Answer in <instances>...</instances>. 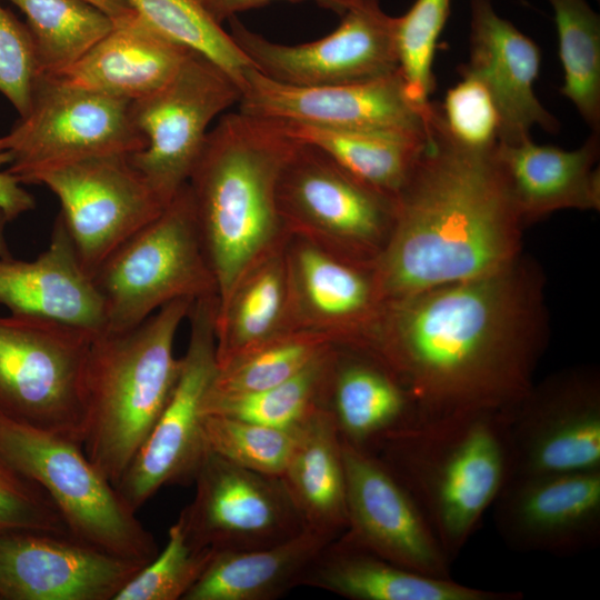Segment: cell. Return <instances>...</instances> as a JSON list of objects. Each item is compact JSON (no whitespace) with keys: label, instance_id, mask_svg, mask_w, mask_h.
<instances>
[{"label":"cell","instance_id":"obj_10","mask_svg":"<svg viewBox=\"0 0 600 600\" xmlns=\"http://www.w3.org/2000/svg\"><path fill=\"white\" fill-rule=\"evenodd\" d=\"M130 103L39 76L28 112L3 136L11 154L7 171L33 184L39 174L68 163L140 151L146 140Z\"/></svg>","mask_w":600,"mask_h":600},{"label":"cell","instance_id":"obj_35","mask_svg":"<svg viewBox=\"0 0 600 600\" xmlns=\"http://www.w3.org/2000/svg\"><path fill=\"white\" fill-rule=\"evenodd\" d=\"M554 12L564 81L560 93L591 132H600V18L586 0H548Z\"/></svg>","mask_w":600,"mask_h":600},{"label":"cell","instance_id":"obj_36","mask_svg":"<svg viewBox=\"0 0 600 600\" xmlns=\"http://www.w3.org/2000/svg\"><path fill=\"white\" fill-rule=\"evenodd\" d=\"M124 2L161 36L206 57L222 69L240 90L242 89L244 73L253 66L230 33L198 0H124Z\"/></svg>","mask_w":600,"mask_h":600},{"label":"cell","instance_id":"obj_15","mask_svg":"<svg viewBox=\"0 0 600 600\" xmlns=\"http://www.w3.org/2000/svg\"><path fill=\"white\" fill-rule=\"evenodd\" d=\"M59 200L77 257L92 278L124 241L166 207L126 154L98 156L39 174Z\"/></svg>","mask_w":600,"mask_h":600},{"label":"cell","instance_id":"obj_34","mask_svg":"<svg viewBox=\"0 0 600 600\" xmlns=\"http://www.w3.org/2000/svg\"><path fill=\"white\" fill-rule=\"evenodd\" d=\"M334 346L329 337L318 332L279 333L218 364L207 398L240 396L274 387Z\"/></svg>","mask_w":600,"mask_h":600},{"label":"cell","instance_id":"obj_44","mask_svg":"<svg viewBox=\"0 0 600 600\" xmlns=\"http://www.w3.org/2000/svg\"><path fill=\"white\" fill-rule=\"evenodd\" d=\"M208 13L218 22L222 23L238 13L260 8L272 1L279 0H198ZM293 3L313 1L317 6L341 14L346 7V0H283Z\"/></svg>","mask_w":600,"mask_h":600},{"label":"cell","instance_id":"obj_23","mask_svg":"<svg viewBox=\"0 0 600 600\" xmlns=\"http://www.w3.org/2000/svg\"><path fill=\"white\" fill-rule=\"evenodd\" d=\"M0 304L11 314L51 319L93 334L104 331L101 298L60 214L48 248L34 260L0 257Z\"/></svg>","mask_w":600,"mask_h":600},{"label":"cell","instance_id":"obj_3","mask_svg":"<svg viewBox=\"0 0 600 600\" xmlns=\"http://www.w3.org/2000/svg\"><path fill=\"white\" fill-rule=\"evenodd\" d=\"M297 143L274 120L241 111L222 116L207 136L187 183L217 284V306L289 236L278 182Z\"/></svg>","mask_w":600,"mask_h":600},{"label":"cell","instance_id":"obj_14","mask_svg":"<svg viewBox=\"0 0 600 600\" xmlns=\"http://www.w3.org/2000/svg\"><path fill=\"white\" fill-rule=\"evenodd\" d=\"M193 481L194 497L178 520L198 549L258 550L306 528L280 477L242 468L207 450Z\"/></svg>","mask_w":600,"mask_h":600},{"label":"cell","instance_id":"obj_7","mask_svg":"<svg viewBox=\"0 0 600 600\" xmlns=\"http://www.w3.org/2000/svg\"><path fill=\"white\" fill-rule=\"evenodd\" d=\"M0 449L47 491L70 536L141 563L156 557L153 536L80 442L0 414Z\"/></svg>","mask_w":600,"mask_h":600},{"label":"cell","instance_id":"obj_19","mask_svg":"<svg viewBox=\"0 0 600 600\" xmlns=\"http://www.w3.org/2000/svg\"><path fill=\"white\" fill-rule=\"evenodd\" d=\"M147 563L70 534L0 533V600H113Z\"/></svg>","mask_w":600,"mask_h":600},{"label":"cell","instance_id":"obj_8","mask_svg":"<svg viewBox=\"0 0 600 600\" xmlns=\"http://www.w3.org/2000/svg\"><path fill=\"white\" fill-rule=\"evenodd\" d=\"M94 336L46 318L0 317V414L81 443L83 377Z\"/></svg>","mask_w":600,"mask_h":600},{"label":"cell","instance_id":"obj_30","mask_svg":"<svg viewBox=\"0 0 600 600\" xmlns=\"http://www.w3.org/2000/svg\"><path fill=\"white\" fill-rule=\"evenodd\" d=\"M287 239L258 259L240 277L227 299L217 306L214 336L218 364L292 330L284 250Z\"/></svg>","mask_w":600,"mask_h":600},{"label":"cell","instance_id":"obj_5","mask_svg":"<svg viewBox=\"0 0 600 600\" xmlns=\"http://www.w3.org/2000/svg\"><path fill=\"white\" fill-rule=\"evenodd\" d=\"M193 301L173 300L139 326L97 333L82 387L81 447L116 486L148 438L177 382L173 353Z\"/></svg>","mask_w":600,"mask_h":600},{"label":"cell","instance_id":"obj_4","mask_svg":"<svg viewBox=\"0 0 600 600\" xmlns=\"http://www.w3.org/2000/svg\"><path fill=\"white\" fill-rule=\"evenodd\" d=\"M511 408L421 419L373 452L410 492L451 562L511 478Z\"/></svg>","mask_w":600,"mask_h":600},{"label":"cell","instance_id":"obj_24","mask_svg":"<svg viewBox=\"0 0 600 600\" xmlns=\"http://www.w3.org/2000/svg\"><path fill=\"white\" fill-rule=\"evenodd\" d=\"M600 136L574 150L537 144L531 137L498 142L494 160L523 226L564 209H600Z\"/></svg>","mask_w":600,"mask_h":600},{"label":"cell","instance_id":"obj_9","mask_svg":"<svg viewBox=\"0 0 600 600\" xmlns=\"http://www.w3.org/2000/svg\"><path fill=\"white\" fill-rule=\"evenodd\" d=\"M278 206L289 233L371 267L389 239L396 212L394 198L299 141L280 173Z\"/></svg>","mask_w":600,"mask_h":600},{"label":"cell","instance_id":"obj_21","mask_svg":"<svg viewBox=\"0 0 600 600\" xmlns=\"http://www.w3.org/2000/svg\"><path fill=\"white\" fill-rule=\"evenodd\" d=\"M290 324L357 348L382 308L371 266L341 258L313 241L289 233L286 241Z\"/></svg>","mask_w":600,"mask_h":600},{"label":"cell","instance_id":"obj_40","mask_svg":"<svg viewBox=\"0 0 600 600\" xmlns=\"http://www.w3.org/2000/svg\"><path fill=\"white\" fill-rule=\"evenodd\" d=\"M16 530L69 534L47 491L0 449V533Z\"/></svg>","mask_w":600,"mask_h":600},{"label":"cell","instance_id":"obj_37","mask_svg":"<svg viewBox=\"0 0 600 600\" xmlns=\"http://www.w3.org/2000/svg\"><path fill=\"white\" fill-rule=\"evenodd\" d=\"M300 428H273L221 414H204L202 419L207 450L242 468L274 477H281L287 468Z\"/></svg>","mask_w":600,"mask_h":600},{"label":"cell","instance_id":"obj_6","mask_svg":"<svg viewBox=\"0 0 600 600\" xmlns=\"http://www.w3.org/2000/svg\"><path fill=\"white\" fill-rule=\"evenodd\" d=\"M91 279L102 301L104 331L110 332L139 326L173 300L217 297L188 183Z\"/></svg>","mask_w":600,"mask_h":600},{"label":"cell","instance_id":"obj_28","mask_svg":"<svg viewBox=\"0 0 600 600\" xmlns=\"http://www.w3.org/2000/svg\"><path fill=\"white\" fill-rule=\"evenodd\" d=\"M332 533L304 528L278 544L217 552L183 600H272L302 584Z\"/></svg>","mask_w":600,"mask_h":600},{"label":"cell","instance_id":"obj_25","mask_svg":"<svg viewBox=\"0 0 600 600\" xmlns=\"http://www.w3.org/2000/svg\"><path fill=\"white\" fill-rule=\"evenodd\" d=\"M323 407L340 438L373 453L389 434L420 420L406 386L369 352L337 346Z\"/></svg>","mask_w":600,"mask_h":600},{"label":"cell","instance_id":"obj_38","mask_svg":"<svg viewBox=\"0 0 600 600\" xmlns=\"http://www.w3.org/2000/svg\"><path fill=\"white\" fill-rule=\"evenodd\" d=\"M451 0H416L397 18L399 72L410 100L421 109L431 102L437 43L450 13Z\"/></svg>","mask_w":600,"mask_h":600},{"label":"cell","instance_id":"obj_22","mask_svg":"<svg viewBox=\"0 0 600 600\" xmlns=\"http://www.w3.org/2000/svg\"><path fill=\"white\" fill-rule=\"evenodd\" d=\"M469 60L461 77L479 81L488 91L499 118L498 142L530 137L538 126L554 133L558 119L534 92L541 67L538 44L493 9L492 0H470Z\"/></svg>","mask_w":600,"mask_h":600},{"label":"cell","instance_id":"obj_33","mask_svg":"<svg viewBox=\"0 0 600 600\" xmlns=\"http://www.w3.org/2000/svg\"><path fill=\"white\" fill-rule=\"evenodd\" d=\"M337 346L290 379L262 391L207 398L202 413L221 414L280 429H298L320 407L334 361Z\"/></svg>","mask_w":600,"mask_h":600},{"label":"cell","instance_id":"obj_20","mask_svg":"<svg viewBox=\"0 0 600 600\" xmlns=\"http://www.w3.org/2000/svg\"><path fill=\"white\" fill-rule=\"evenodd\" d=\"M492 507L513 550L578 554L600 542V470L513 477Z\"/></svg>","mask_w":600,"mask_h":600},{"label":"cell","instance_id":"obj_46","mask_svg":"<svg viewBox=\"0 0 600 600\" xmlns=\"http://www.w3.org/2000/svg\"><path fill=\"white\" fill-rule=\"evenodd\" d=\"M7 222H9L3 210L0 207V257H10L11 252L4 236V228Z\"/></svg>","mask_w":600,"mask_h":600},{"label":"cell","instance_id":"obj_43","mask_svg":"<svg viewBox=\"0 0 600 600\" xmlns=\"http://www.w3.org/2000/svg\"><path fill=\"white\" fill-rule=\"evenodd\" d=\"M11 154L0 138V168L10 163ZM22 183L10 172L0 171V207L9 221L34 208V198L21 186Z\"/></svg>","mask_w":600,"mask_h":600},{"label":"cell","instance_id":"obj_29","mask_svg":"<svg viewBox=\"0 0 600 600\" xmlns=\"http://www.w3.org/2000/svg\"><path fill=\"white\" fill-rule=\"evenodd\" d=\"M306 528L340 537L347 529L342 443L331 413L317 409L301 426L281 474Z\"/></svg>","mask_w":600,"mask_h":600},{"label":"cell","instance_id":"obj_16","mask_svg":"<svg viewBox=\"0 0 600 600\" xmlns=\"http://www.w3.org/2000/svg\"><path fill=\"white\" fill-rule=\"evenodd\" d=\"M510 441L511 478L600 470L596 368H572L533 383L511 408Z\"/></svg>","mask_w":600,"mask_h":600},{"label":"cell","instance_id":"obj_17","mask_svg":"<svg viewBox=\"0 0 600 600\" xmlns=\"http://www.w3.org/2000/svg\"><path fill=\"white\" fill-rule=\"evenodd\" d=\"M341 443L348 518L342 536L404 568L451 578V561L401 481L374 453Z\"/></svg>","mask_w":600,"mask_h":600},{"label":"cell","instance_id":"obj_2","mask_svg":"<svg viewBox=\"0 0 600 600\" xmlns=\"http://www.w3.org/2000/svg\"><path fill=\"white\" fill-rule=\"evenodd\" d=\"M493 150L460 142L430 102L424 146L372 264L382 302L493 274L522 256L524 226Z\"/></svg>","mask_w":600,"mask_h":600},{"label":"cell","instance_id":"obj_11","mask_svg":"<svg viewBox=\"0 0 600 600\" xmlns=\"http://www.w3.org/2000/svg\"><path fill=\"white\" fill-rule=\"evenodd\" d=\"M240 99V88L222 69L189 51L171 81L131 101L146 144L128 158L164 206L188 182L213 119Z\"/></svg>","mask_w":600,"mask_h":600},{"label":"cell","instance_id":"obj_42","mask_svg":"<svg viewBox=\"0 0 600 600\" xmlns=\"http://www.w3.org/2000/svg\"><path fill=\"white\" fill-rule=\"evenodd\" d=\"M39 76L34 46L26 23L0 3V93L19 117L30 108Z\"/></svg>","mask_w":600,"mask_h":600},{"label":"cell","instance_id":"obj_18","mask_svg":"<svg viewBox=\"0 0 600 600\" xmlns=\"http://www.w3.org/2000/svg\"><path fill=\"white\" fill-rule=\"evenodd\" d=\"M428 108L410 100L399 71L361 82L301 87L269 79L251 67L239 101V111L266 119L401 132H424Z\"/></svg>","mask_w":600,"mask_h":600},{"label":"cell","instance_id":"obj_45","mask_svg":"<svg viewBox=\"0 0 600 600\" xmlns=\"http://www.w3.org/2000/svg\"><path fill=\"white\" fill-rule=\"evenodd\" d=\"M112 17L123 13L128 6L123 0H88Z\"/></svg>","mask_w":600,"mask_h":600},{"label":"cell","instance_id":"obj_1","mask_svg":"<svg viewBox=\"0 0 600 600\" xmlns=\"http://www.w3.org/2000/svg\"><path fill=\"white\" fill-rule=\"evenodd\" d=\"M543 288L522 254L493 274L383 302L359 349L394 372L420 420L510 408L532 388L548 342Z\"/></svg>","mask_w":600,"mask_h":600},{"label":"cell","instance_id":"obj_32","mask_svg":"<svg viewBox=\"0 0 600 600\" xmlns=\"http://www.w3.org/2000/svg\"><path fill=\"white\" fill-rule=\"evenodd\" d=\"M26 17L40 76H54L76 63L114 24L88 0H6Z\"/></svg>","mask_w":600,"mask_h":600},{"label":"cell","instance_id":"obj_27","mask_svg":"<svg viewBox=\"0 0 600 600\" xmlns=\"http://www.w3.org/2000/svg\"><path fill=\"white\" fill-rule=\"evenodd\" d=\"M302 584L352 600H521L518 591H492L404 568L346 539L329 543Z\"/></svg>","mask_w":600,"mask_h":600},{"label":"cell","instance_id":"obj_26","mask_svg":"<svg viewBox=\"0 0 600 600\" xmlns=\"http://www.w3.org/2000/svg\"><path fill=\"white\" fill-rule=\"evenodd\" d=\"M113 19V28L101 40L52 77L128 101L159 91L176 76L191 50L161 36L132 9Z\"/></svg>","mask_w":600,"mask_h":600},{"label":"cell","instance_id":"obj_31","mask_svg":"<svg viewBox=\"0 0 600 600\" xmlns=\"http://www.w3.org/2000/svg\"><path fill=\"white\" fill-rule=\"evenodd\" d=\"M274 121L290 138L316 147L361 181L394 199L426 142V130L381 131Z\"/></svg>","mask_w":600,"mask_h":600},{"label":"cell","instance_id":"obj_41","mask_svg":"<svg viewBox=\"0 0 600 600\" xmlns=\"http://www.w3.org/2000/svg\"><path fill=\"white\" fill-rule=\"evenodd\" d=\"M439 106L446 126L460 142L478 150L494 149L499 118L490 94L479 81L462 77Z\"/></svg>","mask_w":600,"mask_h":600},{"label":"cell","instance_id":"obj_39","mask_svg":"<svg viewBox=\"0 0 600 600\" xmlns=\"http://www.w3.org/2000/svg\"><path fill=\"white\" fill-rule=\"evenodd\" d=\"M214 552L193 547L177 520L164 548L144 564L113 600H183Z\"/></svg>","mask_w":600,"mask_h":600},{"label":"cell","instance_id":"obj_13","mask_svg":"<svg viewBox=\"0 0 600 600\" xmlns=\"http://www.w3.org/2000/svg\"><path fill=\"white\" fill-rule=\"evenodd\" d=\"M340 18L328 36L293 46L270 41L237 16L229 19V33L260 73L286 84H344L399 71L397 18L383 11L380 0H346Z\"/></svg>","mask_w":600,"mask_h":600},{"label":"cell","instance_id":"obj_12","mask_svg":"<svg viewBox=\"0 0 600 600\" xmlns=\"http://www.w3.org/2000/svg\"><path fill=\"white\" fill-rule=\"evenodd\" d=\"M217 297L193 301L187 350L173 391L148 438L114 488L137 512L162 487L193 481L207 451L202 408L218 370Z\"/></svg>","mask_w":600,"mask_h":600}]
</instances>
